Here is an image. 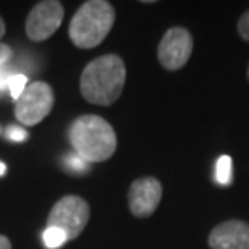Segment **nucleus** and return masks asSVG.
Wrapping results in <instances>:
<instances>
[{
	"mask_svg": "<svg viewBox=\"0 0 249 249\" xmlns=\"http://www.w3.org/2000/svg\"><path fill=\"white\" fill-rule=\"evenodd\" d=\"M124 79L126 68L122 57L108 53L86 65L79 79V89L89 104L107 107L122 96Z\"/></svg>",
	"mask_w": 249,
	"mask_h": 249,
	"instance_id": "1",
	"label": "nucleus"
},
{
	"mask_svg": "<svg viewBox=\"0 0 249 249\" xmlns=\"http://www.w3.org/2000/svg\"><path fill=\"white\" fill-rule=\"evenodd\" d=\"M68 138L74 154L88 163L107 160L117 149V134L112 124L99 115L78 117L70 124Z\"/></svg>",
	"mask_w": 249,
	"mask_h": 249,
	"instance_id": "2",
	"label": "nucleus"
},
{
	"mask_svg": "<svg viewBox=\"0 0 249 249\" xmlns=\"http://www.w3.org/2000/svg\"><path fill=\"white\" fill-rule=\"evenodd\" d=\"M115 23V8L106 0L84 2L73 15L68 26L71 42L79 49L101 46Z\"/></svg>",
	"mask_w": 249,
	"mask_h": 249,
	"instance_id": "3",
	"label": "nucleus"
},
{
	"mask_svg": "<svg viewBox=\"0 0 249 249\" xmlns=\"http://www.w3.org/2000/svg\"><path fill=\"white\" fill-rule=\"evenodd\" d=\"M89 217H91V209L83 197L63 196L53 204L47 217V227L62 230L70 241L81 235L88 225Z\"/></svg>",
	"mask_w": 249,
	"mask_h": 249,
	"instance_id": "4",
	"label": "nucleus"
},
{
	"mask_svg": "<svg viewBox=\"0 0 249 249\" xmlns=\"http://www.w3.org/2000/svg\"><path fill=\"white\" fill-rule=\"evenodd\" d=\"M53 91L47 83L36 81L28 84L24 92L15 101V117L26 126L41 123L53 107Z\"/></svg>",
	"mask_w": 249,
	"mask_h": 249,
	"instance_id": "5",
	"label": "nucleus"
},
{
	"mask_svg": "<svg viewBox=\"0 0 249 249\" xmlns=\"http://www.w3.org/2000/svg\"><path fill=\"white\" fill-rule=\"evenodd\" d=\"M63 5L58 0H44L29 12L24 31L33 42H42L55 34L63 21Z\"/></svg>",
	"mask_w": 249,
	"mask_h": 249,
	"instance_id": "6",
	"label": "nucleus"
},
{
	"mask_svg": "<svg viewBox=\"0 0 249 249\" xmlns=\"http://www.w3.org/2000/svg\"><path fill=\"white\" fill-rule=\"evenodd\" d=\"M194 41L185 28H170L159 42L157 58L168 71H177L188 63L193 53Z\"/></svg>",
	"mask_w": 249,
	"mask_h": 249,
	"instance_id": "7",
	"label": "nucleus"
},
{
	"mask_svg": "<svg viewBox=\"0 0 249 249\" xmlns=\"http://www.w3.org/2000/svg\"><path fill=\"white\" fill-rule=\"evenodd\" d=\"M162 199V183L154 177H142L131 183L128 207L134 217L144 218L156 212Z\"/></svg>",
	"mask_w": 249,
	"mask_h": 249,
	"instance_id": "8",
	"label": "nucleus"
},
{
	"mask_svg": "<svg viewBox=\"0 0 249 249\" xmlns=\"http://www.w3.org/2000/svg\"><path fill=\"white\" fill-rule=\"evenodd\" d=\"M207 243L212 249H249V223L236 218L218 223Z\"/></svg>",
	"mask_w": 249,
	"mask_h": 249,
	"instance_id": "9",
	"label": "nucleus"
},
{
	"mask_svg": "<svg viewBox=\"0 0 249 249\" xmlns=\"http://www.w3.org/2000/svg\"><path fill=\"white\" fill-rule=\"evenodd\" d=\"M42 241H44V245H46V248L57 249V248L63 246L65 243L68 241V238L62 230H58V228L47 227L42 233Z\"/></svg>",
	"mask_w": 249,
	"mask_h": 249,
	"instance_id": "10",
	"label": "nucleus"
},
{
	"mask_svg": "<svg viewBox=\"0 0 249 249\" xmlns=\"http://www.w3.org/2000/svg\"><path fill=\"white\" fill-rule=\"evenodd\" d=\"M215 178L220 185H230V181H231V159L228 156H222L217 160Z\"/></svg>",
	"mask_w": 249,
	"mask_h": 249,
	"instance_id": "11",
	"label": "nucleus"
},
{
	"mask_svg": "<svg viewBox=\"0 0 249 249\" xmlns=\"http://www.w3.org/2000/svg\"><path fill=\"white\" fill-rule=\"evenodd\" d=\"M28 86V76L23 73H15L12 79L8 83V91L12 94V99L13 101H18L19 96L24 92V89Z\"/></svg>",
	"mask_w": 249,
	"mask_h": 249,
	"instance_id": "12",
	"label": "nucleus"
},
{
	"mask_svg": "<svg viewBox=\"0 0 249 249\" xmlns=\"http://www.w3.org/2000/svg\"><path fill=\"white\" fill-rule=\"evenodd\" d=\"M65 165H67L71 172H76V173H81V172H86L89 163L86 160H83L81 157L78 156V154H68L67 157H65Z\"/></svg>",
	"mask_w": 249,
	"mask_h": 249,
	"instance_id": "13",
	"label": "nucleus"
},
{
	"mask_svg": "<svg viewBox=\"0 0 249 249\" xmlns=\"http://www.w3.org/2000/svg\"><path fill=\"white\" fill-rule=\"evenodd\" d=\"M5 134L10 141H15V142H23L28 139V131L21 126H17V124H10V126L5 129Z\"/></svg>",
	"mask_w": 249,
	"mask_h": 249,
	"instance_id": "14",
	"label": "nucleus"
},
{
	"mask_svg": "<svg viewBox=\"0 0 249 249\" xmlns=\"http://www.w3.org/2000/svg\"><path fill=\"white\" fill-rule=\"evenodd\" d=\"M236 28H238V34H240L245 41L249 42V10H246V12L241 15V18L238 19Z\"/></svg>",
	"mask_w": 249,
	"mask_h": 249,
	"instance_id": "15",
	"label": "nucleus"
},
{
	"mask_svg": "<svg viewBox=\"0 0 249 249\" xmlns=\"http://www.w3.org/2000/svg\"><path fill=\"white\" fill-rule=\"evenodd\" d=\"M12 57H13V51L10 49V46L0 42V70L3 67H7V63L10 62Z\"/></svg>",
	"mask_w": 249,
	"mask_h": 249,
	"instance_id": "16",
	"label": "nucleus"
},
{
	"mask_svg": "<svg viewBox=\"0 0 249 249\" xmlns=\"http://www.w3.org/2000/svg\"><path fill=\"white\" fill-rule=\"evenodd\" d=\"M0 249H12V243L3 235H0Z\"/></svg>",
	"mask_w": 249,
	"mask_h": 249,
	"instance_id": "17",
	"label": "nucleus"
},
{
	"mask_svg": "<svg viewBox=\"0 0 249 249\" xmlns=\"http://www.w3.org/2000/svg\"><path fill=\"white\" fill-rule=\"evenodd\" d=\"M3 34H5V23H3V19L0 18V39L3 37Z\"/></svg>",
	"mask_w": 249,
	"mask_h": 249,
	"instance_id": "18",
	"label": "nucleus"
},
{
	"mask_svg": "<svg viewBox=\"0 0 249 249\" xmlns=\"http://www.w3.org/2000/svg\"><path fill=\"white\" fill-rule=\"evenodd\" d=\"M5 172H7V167H5L3 162H0V177H3Z\"/></svg>",
	"mask_w": 249,
	"mask_h": 249,
	"instance_id": "19",
	"label": "nucleus"
},
{
	"mask_svg": "<svg viewBox=\"0 0 249 249\" xmlns=\"http://www.w3.org/2000/svg\"><path fill=\"white\" fill-rule=\"evenodd\" d=\"M246 76H248V81H249V65H248V71H246Z\"/></svg>",
	"mask_w": 249,
	"mask_h": 249,
	"instance_id": "20",
	"label": "nucleus"
},
{
	"mask_svg": "<svg viewBox=\"0 0 249 249\" xmlns=\"http://www.w3.org/2000/svg\"><path fill=\"white\" fill-rule=\"evenodd\" d=\"M0 134H2V126H0Z\"/></svg>",
	"mask_w": 249,
	"mask_h": 249,
	"instance_id": "21",
	"label": "nucleus"
}]
</instances>
